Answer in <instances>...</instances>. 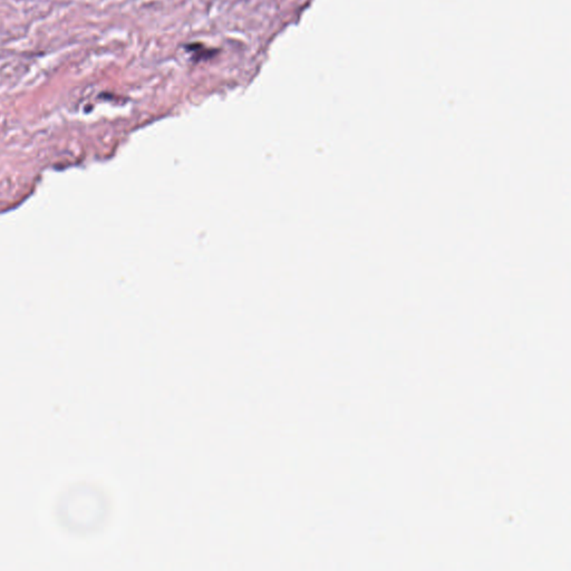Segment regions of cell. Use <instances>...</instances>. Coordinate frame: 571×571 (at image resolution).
Masks as SVG:
<instances>
[{"label":"cell","mask_w":571,"mask_h":571,"mask_svg":"<svg viewBox=\"0 0 571 571\" xmlns=\"http://www.w3.org/2000/svg\"><path fill=\"white\" fill-rule=\"evenodd\" d=\"M185 48L189 52L196 53V55H198V58L196 60L209 59L213 55H216V54H212L211 49H205L202 44H188Z\"/></svg>","instance_id":"1"}]
</instances>
